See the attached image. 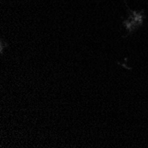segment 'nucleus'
I'll list each match as a JSON object with an SVG mask.
<instances>
[{"instance_id": "nucleus-1", "label": "nucleus", "mask_w": 148, "mask_h": 148, "mask_svg": "<svg viewBox=\"0 0 148 148\" xmlns=\"http://www.w3.org/2000/svg\"><path fill=\"white\" fill-rule=\"evenodd\" d=\"M145 19L144 10L141 11H132L129 8V16L127 19L123 21V25L125 27L128 33H133L143 25Z\"/></svg>"}]
</instances>
